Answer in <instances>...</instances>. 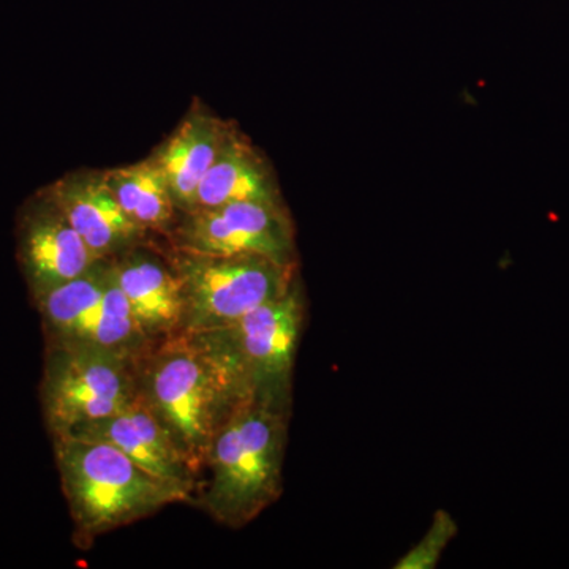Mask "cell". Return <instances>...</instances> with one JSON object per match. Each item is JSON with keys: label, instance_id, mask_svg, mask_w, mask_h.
<instances>
[{"label": "cell", "instance_id": "1", "mask_svg": "<svg viewBox=\"0 0 569 569\" xmlns=\"http://www.w3.org/2000/svg\"><path fill=\"white\" fill-rule=\"evenodd\" d=\"M137 380L142 402L198 478L217 430L236 408L252 400L193 335L153 343L138 359Z\"/></svg>", "mask_w": 569, "mask_h": 569}, {"label": "cell", "instance_id": "2", "mask_svg": "<svg viewBox=\"0 0 569 569\" xmlns=\"http://www.w3.org/2000/svg\"><path fill=\"white\" fill-rule=\"evenodd\" d=\"M290 415L250 400L213 436L198 482V507L230 529H242L282 493ZM197 488V489H198Z\"/></svg>", "mask_w": 569, "mask_h": 569}, {"label": "cell", "instance_id": "3", "mask_svg": "<svg viewBox=\"0 0 569 569\" xmlns=\"http://www.w3.org/2000/svg\"><path fill=\"white\" fill-rule=\"evenodd\" d=\"M63 496L74 523V541L89 548L93 539L130 526L178 501H192L186 490L153 477L103 441L52 437Z\"/></svg>", "mask_w": 569, "mask_h": 569}, {"label": "cell", "instance_id": "4", "mask_svg": "<svg viewBox=\"0 0 569 569\" xmlns=\"http://www.w3.org/2000/svg\"><path fill=\"white\" fill-rule=\"evenodd\" d=\"M305 313L298 280L282 298L258 307L236 323L193 336L227 366L250 399L290 415Z\"/></svg>", "mask_w": 569, "mask_h": 569}, {"label": "cell", "instance_id": "5", "mask_svg": "<svg viewBox=\"0 0 569 569\" xmlns=\"http://www.w3.org/2000/svg\"><path fill=\"white\" fill-rule=\"evenodd\" d=\"M182 290L181 335L212 331L282 298L298 282V266L260 254H201L173 249Z\"/></svg>", "mask_w": 569, "mask_h": 569}, {"label": "cell", "instance_id": "6", "mask_svg": "<svg viewBox=\"0 0 569 569\" xmlns=\"http://www.w3.org/2000/svg\"><path fill=\"white\" fill-rule=\"evenodd\" d=\"M138 359L93 343L47 346L40 400L50 436L69 433L133 400Z\"/></svg>", "mask_w": 569, "mask_h": 569}, {"label": "cell", "instance_id": "7", "mask_svg": "<svg viewBox=\"0 0 569 569\" xmlns=\"http://www.w3.org/2000/svg\"><path fill=\"white\" fill-rule=\"evenodd\" d=\"M44 343H93L141 358L153 346L142 335L123 295L114 260L103 258L84 274L33 301Z\"/></svg>", "mask_w": 569, "mask_h": 569}, {"label": "cell", "instance_id": "8", "mask_svg": "<svg viewBox=\"0 0 569 569\" xmlns=\"http://www.w3.org/2000/svg\"><path fill=\"white\" fill-rule=\"evenodd\" d=\"M173 249L201 254H260L296 264L295 231L284 206L233 203L183 212Z\"/></svg>", "mask_w": 569, "mask_h": 569}, {"label": "cell", "instance_id": "9", "mask_svg": "<svg viewBox=\"0 0 569 569\" xmlns=\"http://www.w3.org/2000/svg\"><path fill=\"white\" fill-rule=\"evenodd\" d=\"M18 252L33 301L99 261L48 193L22 213Z\"/></svg>", "mask_w": 569, "mask_h": 569}, {"label": "cell", "instance_id": "10", "mask_svg": "<svg viewBox=\"0 0 569 569\" xmlns=\"http://www.w3.org/2000/svg\"><path fill=\"white\" fill-rule=\"evenodd\" d=\"M63 436L111 445L153 477L164 479L189 492L193 500L200 478L182 458L162 425L142 402L140 395L134 396L133 400L116 413L84 422Z\"/></svg>", "mask_w": 569, "mask_h": 569}, {"label": "cell", "instance_id": "11", "mask_svg": "<svg viewBox=\"0 0 569 569\" xmlns=\"http://www.w3.org/2000/svg\"><path fill=\"white\" fill-rule=\"evenodd\" d=\"M48 194L99 260L142 244L148 234L123 211L103 173L67 176Z\"/></svg>", "mask_w": 569, "mask_h": 569}, {"label": "cell", "instance_id": "12", "mask_svg": "<svg viewBox=\"0 0 569 569\" xmlns=\"http://www.w3.org/2000/svg\"><path fill=\"white\" fill-rule=\"evenodd\" d=\"M114 260L116 276L142 335L151 343L181 335V280L170 258L140 244Z\"/></svg>", "mask_w": 569, "mask_h": 569}, {"label": "cell", "instance_id": "13", "mask_svg": "<svg viewBox=\"0 0 569 569\" xmlns=\"http://www.w3.org/2000/svg\"><path fill=\"white\" fill-rule=\"evenodd\" d=\"M227 132V122L197 104L151 157L170 187L178 211H193L198 187L212 167Z\"/></svg>", "mask_w": 569, "mask_h": 569}, {"label": "cell", "instance_id": "14", "mask_svg": "<svg viewBox=\"0 0 569 569\" xmlns=\"http://www.w3.org/2000/svg\"><path fill=\"white\" fill-rule=\"evenodd\" d=\"M233 203L283 206L264 157L238 130L228 127L219 153L198 187L194 209Z\"/></svg>", "mask_w": 569, "mask_h": 569}, {"label": "cell", "instance_id": "15", "mask_svg": "<svg viewBox=\"0 0 569 569\" xmlns=\"http://www.w3.org/2000/svg\"><path fill=\"white\" fill-rule=\"evenodd\" d=\"M103 176L116 200L133 222L148 233L171 234L178 222V208L170 187L151 159L104 171Z\"/></svg>", "mask_w": 569, "mask_h": 569}, {"label": "cell", "instance_id": "16", "mask_svg": "<svg viewBox=\"0 0 569 569\" xmlns=\"http://www.w3.org/2000/svg\"><path fill=\"white\" fill-rule=\"evenodd\" d=\"M458 533V523L447 511H437L432 526L429 527L421 541L415 546L407 556L396 565L399 569H429L436 568L441 553L445 552L449 541Z\"/></svg>", "mask_w": 569, "mask_h": 569}]
</instances>
